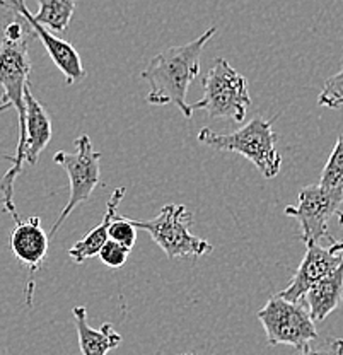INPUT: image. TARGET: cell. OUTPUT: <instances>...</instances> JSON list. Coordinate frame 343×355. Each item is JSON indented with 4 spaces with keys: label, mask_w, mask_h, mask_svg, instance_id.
Masks as SVG:
<instances>
[{
    "label": "cell",
    "mask_w": 343,
    "mask_h": 355,
    "mask_svg": "<svg viewBox=\"0 0 343 355\" xmlns=\"http://www.w3.org/2000/svg\"><path fill=\"white\" fill-rule=\"evenodd\" d=\"M33 38L29 26L16 17L3 28V38L0 42V86L3 89L0 113L7 110H16L19 120V140L16 154L7 155L10 168L0 180V210L10 214L14 220H19L16 205H14V183L23 173V146L26 137V101L24 91L29 84L31 73V58H29V40Z\"/></svg>",
    "instance_id": "6da1fadb"
},
{
    "label": "cell",
    "mask_w": 343,
    "mask_h": 355,
    "mask_svg": "<svg viewBox=\"0 0 343 355\" xmlns=\"http://www.w3.org/2000/svg\"><path fill=\"white\" fill-rule=\"evenodd\" d=\"M216 33V26H210L204 35L193 42L168 48L149 62L140 73V77L150 86L147 103L154 106L176 105L183 116L191 120L193 110L186 103L188 87L200 73L202 51Z\"/></svg>",
    "instance_id": "7a4b0ae2"
},
{
    "label": "cell",
    "mask_w": 343,
    "mask_h": 355,
    "mask_svg": "<svg viewBox=\"0 0 343 355\" xmlns=\"http://www.w3.org/2000/svg\"><path fill=\"white\" fill-rule=\"evenodd\" d=\"M274 120L254 116L245 127L231 133H217L212 128L198 132V142L220 153H234L252 161L261 176L272 180L282 168V155L276 150L279 135L272 128Z\"/></svg>",
    "instance_id": "3957f363"
},
{
    "label": "cell",
    "mask_w": 343,
    "mask_h": 355,
    "mask_svg": "<svg viewBox=\"0 0 343 355\" xmlns=\"http://www.w3.org/2000/svg\"><path fill=\"white\" fill-rule=\"evenodd\" d=\"M204 96L198 99L191 110H202L210 118H224L241 123L246 111L252 106L249 84L245 76L232 69L226 58L213 60V67L204 77Z\"/></svg>",
    "instance_id": "277c9868"
},
{
    "label": "cell",
    "mask_w": 343,
    "mask_h": 355,
    "mask_svg": "<svg viewBox=\"0 0 343 355\" xmlns=\"http://www.w3.org/2000/svg\"><path fill=\"white\" fill-rule=\"evenodd\" d=\"M130 220L137 229L149 232L154 243L164 251L169 260L206 257L213 250V246L209 241L191 232L190 225L193 219H191V214L188 212L184 205L168 203V205L162 207L161 212L154 219Z\"/></svg>",
    "instance_id": "5b68a950"
},
{
    "label": "cell",
    "mask_w": 343,
    "mask_h": 355,
    "mask_svg": "<svg viewBox=\"0 0 343 355\" xmlns=\"http://www.w3.org/2000/svg\"><path fill=\"white\" fill-rule=\"evenodd\" d=\"M73 144H76V153L73 154L58 150L53 155L55 164L64 168L65 173H67L70 181V195L58 219L51 225L50 234H55L60 229V225L67 220V217L73 212L76 207H79L80 203L87 202L91 198L92 191L96 190V187L101 181L99 161H101L103 155L101 153L94 150L89 135L77 137Z\"/></svg>",
    "instance_id": "8992f818"
},
{
    "label": "cell",
    "mask_w": 343,
    "mask_h": 355,
    "mask_svg": "<svg viewBox=\"0 0 343 355\" xmlns=\"http://www.w3.org/2000/svg\"><path fill=\"white\" fill-rule=\"evenodd\" d=\"M258 320L263 324L270 345H290L301 349L318 338L315 321L309 316L304 302H290L274 295L258 311Z\"/></svg>",
    "instance_id": "52a82bcc"
},
{
    "label": "cell",
    "mask_w": 343,
    "mask_h": 355,
    "mask_svg": "<svg viewBox=\"0 0 343 355\" xmlns=\"http://www.w3.org/2000/svg\"><path fill=\"white\" fill-rule=\"evenodd\" d=\"M343 203V184L340 187H323L309 184L299 191L297 205L287 207L283 212L292 217L301 225V239L306 244L319 243L323 238L331 239L328 234L330 219L338 212Z\"/></svg>",
    "instance_id": "ba28073f"
},
{
    "label": "cell",
    "mask_w": 343,
    "mask_h": 355,
    "mask_svg": "<svg viewBox=\"0 0 343 355\" xmlns=\"http://www.w3.org/2000/svg\"><path fill=\"white\" fill-rule=\"evenodd\" d=\"M0 6L7 10H12L16 14V17L23 19L29 26V31H31L33 38H38L43 43V46H45V50L48 51L51 60H53V64L64 73L65 83L73 84L86 79V70H84L79 51L70 43L57 38L53 33L48 31L45 26L36 22L31 10L24 3V0H0Z\"/></svg>",
    "instance_id": "9c48e42d"
},
{
    "label": "cell",
    "mask_w": 343,
    "mask_h": 355,
    "mask_svg": "<svg viewBox=\"0 0 343 355\" xmlns=\"http://www.w3.org/2000/svg\"><path fill=\"white\" fill-rule=\"evenodd\" d=\"M343 253L333 254L328 248H323L319 243L306 244V254L294 273L292 280L279 294L282 299L290 302H302L306 292L321 279L333 272L342 263Z\"/></svg>",
    "instance_id": "30bf717a"
},
{
    "label": "cell",
    "mask_w": 343,
    "mask_h": 355,
    "mask_svg": "<svg viewBox=\"0 0 343 355\" xmlns=\"http://www.w3.org/2000/svg\"><path fill=\"white\" fill-rule=\"evenodd\" d=\"M48 243H50V238L43 229L39 217L16 220V225L10 231V251L17 258V261L31 273L38 272L43 266L48 253Z\"/></svg>",
    "instance_id": "8fae6325"
},
{
    "label": "cell",
    "mask_w": 343,
    "mask_h": 355,
    "mask_svg": "<svg viewBox=\"0 0 343 355\" xmlns=\"http://www.w3.org/2000/svg\"><path fill=\"white\" fill-rule=\"evenodd\" d=\"M26 101V137L23 146V161L29 166L38 162L39 154L45 150L53 135L51 118L45 110V106L33 96L31 86H26L24 91Z\"/></svg>",
    "instance_id": "7c38bea8"
},
{
    "label": "cell",
    "mask_w": 343,
    "mask_h": 355,
    "mask_svg": "<svg viewBox=\"0 0 343 355\" xmlns=\"http://www.w3.org/2000/svg\"><path fill=\"white\" fill-rule=\"evenodd\" d=\"M302 301H306L309 316L315 323L326 320L343 301V260L333 272L309 288Z\"/></svg>",
    "instance_id": "4fadbf2b"
},
{
    "label": "cell",
    "mask_w": 343,
    "mask_h": 355,
    "mask_svg": "<svg viewBox=\"0 0 343 355\" xmlns=\"http://www.w3.org/2000/svg\"><path fill=\"white\" fill-rule=\"evenodd\" d=\"M79 347L82 355H106L121 343V335L114 331L113 324L105 323L101 328H92L87 323V311L84 306L72 309Z\"/></svg>",
    "instance_id": "5bb4252c"
},
{
    "label": "cell",
    "mask_w": 343,
    "mask_h": 355,
    "mask_svg": "<svg viewBox=\"0 0 343 355\" xmlns=\"http://www.w3.org/2000/svg\"><path fill=\"white\" fill-rule=\"evenodd\" d=\"M125 191H127L125 187L116 188V190L113 191L112 198L106 203V212L101 224L92 227L86 234V238H82L80 241H77L76 244H72V246L69 248L67 254L73 263H84L87 258L96 257V254L99 253V250H101L103 244L108 241V227L109 224H112V220L116 217V209L125 197Z\"/></svg>",
    "instance_id": "9a60e30c"
},
{
    "label": "cell",
    "mask_w": 343,
    "mask_h": 355,
    "mask_svg": "<svg viewBox=\"0 0 343 355\" xmlns=\"http://www.w3.org/2000/svg\"><path fill=\"white\" fill-rule=\"evenodd\" d=\"M38 12L33 14L36 22L45 26L48 31H67L76 10L77 0H36Z\"/></svg>",
    "instance_id": "2e32d148"
},
{
    "label": "cell",
    "mask_w": 343,
    "mask_h": 355,
    "mask_svg": "<svg viewBox=\"0 0 343 355\" xmlns=\"http://www.w3.org/2000/svg\"><path fill=\"white\" fill-rule=\"evenodd\" d=\"M319 184L323 187H340L343 184V135L338 137L323 171H321Z\"/></svg>",
    "instance_id": "e0dca14e"
},
{
    "label": "cell",
    "mask_w": 343,
    "mask_h": 355,
    "mask_svg": "<svg viewBox=\"0 0 343 355\" xmlns=\"http://www.w3.org/2000/svg\"><path fill=\"white\" fill-rule=\"evenodd\" d=\"M318 105L323 108L337 110L343 106V69L324 80L319 92Z\"/></svg>",
    "instance_id": "ac0fdd59"
},
{
    "label": "cell",
    "mask_w": 343,
    "mask_h": 355,
    "mask_svg": "<svg viewBox=\"0 0 343 355\" xmlns=\"http://www.w3.org/2000/svg\"><path fill=\"white\" fill-rule=\"evenodd\" d=\"M137 231L139 229L132 224L128 217L116 216L108 227V239L132 251V248L135 246V241H137Z\"/></svg>",
    "instance_id": "d6986e66"
},
{
    "label": "cell",
    "mask_w": 343,
    "mask_h": 355,
    "mask_svg": "<svg viewBox=\"0 0 343 355\" xmlns=\"http://www.w3.org/2000/svg\"><path fill=\"white\" fill-rule=\"evenodd\" d=\"M297 350V355H343V338H335V336L319 338L318 336Z\"/></svg>",
    "instance_id": "ffe728a7"
},
{
    "label": "cell",
    "mask_w": 343,
    "mask_h": 355,
    "mask_svg": "<svg viewBox=\"0 0 343 355\" xmlns=\"http://www.w3.org/2000/svg\"><path fill=\"white\" fill-rule=\"evenodd\" d=\"M128 254H130V250H127V248L121 246V244L108 239V241L101 246L98 257L101 258L103 263L109 266V268H120V266L127 263Z\"/></svg>",
    "instance_id": "44dd1931"
},
{
    "label": "cell",
    "mask_w": 343,
    "mask_h": 355,
    "mask_svg": "<svg viewBox=\"0 0 343 355\" xmlns=\"http://www.w3.org/2000/svg\"><path fill=\"white\" fill-rule=\"evenodd\" d=\"M330 241H331V246L328 248V250H330L331 253H333V254L343 253V241H337V239H333V238H331Z\"/></svg>",
    "instance_id": "7402d4cb"
},
{
    "label": "cell",
    "mask_w": 343,
    "mask_h": 355,
    "mask_svg": "<svg viewBox=\"0 0 343 355\" xmlns=\"http://www.w3.org/2000/svg\"><path fill=\"white\" fill-rule=\"evenodd\" d=\"M337 217H338V224L343 225V212H337Z\"/></svg>",
    "instance_id": "603a6c76"
},
{
    "label": "cell",
    "mask_w": 343,
    "mask_h": 355,
    "mask_svg": "<svg viewBox=\"0 0 343 355\" xmlns=\"http://www.w3.org/2000/svg\"><path fill=\"white\" fill-rule=\"evenodd\" d=\"M183 355H197V354H183Z\"/></svg>",
    "instance_id": "cb8c5ba5"
}]
</instances>
